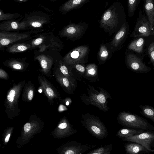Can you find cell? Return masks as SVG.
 <instances>
[{
	"label": "cell",
	"mask_w": 154,
	"mask_h": 154,
	"mask_svg": "<svg viewBox=\"0 0 154 154\" xmlns=\"http://www.w3.org/2000/svg\"><path fill=\"white\" fill-rule=\"evenodd\" d=\"M126 21L124 8L120 3L117 1L102 15L99 20L100 27L111 35L116 33Z\"/></svg>",
	"instance_id": "obj_1"
},
{
	"label": "cell",
	"mask_w": 154,
	"mask_h": 154,
	"mask_svg": "<svg viewBox=\"0 0 154 154\" xmlns=\"http://www.w3.org/2000/svg\"><path fill=\"white\" fill-rule=\"evenodd\" d=\"M88 86L89 88L87 89L88 96L82 94L80 96L82 102L87 105H93L104 112L108 111L109 109L107 106L108 99H112L110 93L100 87H97L98 91L89 84Z\"/></svg>",
	"instance_id": "obj_2"
},
{
	"label": "cell",
	"mask_w": 154,
	"mask_h": 154,
	"mask_svg": "<svg viewBox=\"0 0 154 154\" xmlns=\"http://www.w3.org/2000/svg\"><path fill=\"white\" fill-rule=\"evenodd\" d=\"M82 126L91 135L100 140L106 138L108 132L105 125L97 116L89 113L82 116Z\"/></svg>",
	"instance_id": "obj_3"
},
{
	"label": "cell",
	"mask_w": 154,
	"mask_h": 154,
	"mask_svg": "<svg viewBox=\"0 0 154 154\" xmlns=\"http://www.w3.org/2000/svg\"><path fill=\"white\" fill-rule=\"evenodd\" d=\"M117 121L118 123L124 126L147 131H154V126L146 119L128 112H120L117 116Z\"/></svg>",
	"instance_id": "obj_4"
},
{
	"label": "cell",
	"mask_w": 154,
	"mask_h": 154,
	"mask_svg": "<svg viewBox=\"0 0 154 154\" xmlns=\"http://www.w3.org/2000/svg\"><path fill=\"white\" fill-rule=\"evenodd\" d=\"M90 51L89 45L78 46L66 54L62 60L70 66L77 63L85 64L88 62Z\"/></svg>",
	"instance_id": "obj_5"
},
{
	"label": "cell",
	"mask_w": 154,
	"mask_h": 154,
	"mask_svg": "<svg viewBox=\"0 0 154 154\" xmlns=\"http://www.w3.org/2000/svg\"><path fill=\"white\" fill-rule=\"evenodd\" d=\"M88 27V24L85 22L71 23L60 31L59 35L61 37H66L67 39L74 42L83 36Z\"/></svg>",
	"instance_id": "obj_6"
},
{
	"label": "cell",
	"mask_w": 154,
	"mask_h": 154,
	"mask_svg": "<svg viewBox=\"0 0 154 154\" xmlns=\"http://www.w3.org/2000/svg\"><path fill=\"white\" fill-rule=\"evenodd\" d=\"M154 34V29L151 28L147 17L140 8L134 30L130 36L133 38L146 37Z\"/></svg>",
	"instance_id": "obj_7"
},
{
	"label": "cell",
	"mask_w": 154,
	"mask_h": 154,
	"mask_svg": "<svg viewBox=\"0 0 154 154\" xmlns=\"http://www.w3.org/2000/svg\"><path fill=\"white\" fill-rule=\"evenodd\" d=\"M31 48H38L40 52H42L48 48H55L61 49L64 44L59 38L55 40V37L46 35H42L33 39L31 42Z\"/></svg>",
	"instance_id": "obj_8"
},
{
	"label": "cell",
	"mask_w": 154,
	"mask_h": 154,
	"mask_svg": "<svg viewBox=\"0 0 154 154\" xmlns=\"http://www.w3.org/2000/svg\"><path fill=\"white\" fill-rule=\"evenodd\" d=\"M123 140L138 143L151 152H154V131H147L138 135L121 138Z\"/></svg>",
	"instance_id": "obj_9"
},
{
	"label": "cell",
	"mask_w": 154,
	"mask_h": 154,
	"mask_svg": "<svg viewBox=\"0 0 154 154\" xmlns=\"http://www.w3.org/2000/svg\"><path fill=\"white\" fill-rule=\"evenodd\" d=\"M129 31V26L126 21L116 33L111 40L106 45L111 53L119 50L125 41Z\"/></svg>",
	"instance_id": "obj_10"
},
{
	"label": "cell",
	"mask_w": 154,
	"mask_h": 154,
	"mask_svg": "<svg viewBox=\"0 0 154 154\" xmlns=\"http://www.w3.org/2000/svg\"><path fill=\"white\" fill-rule=\"evenodd\" d=\"M31 36L29 33H13L5 31L0 33V49L19 41L29 39Z\"/></svg>",
	"instance_id": "obj_11"
},
{
	"label": "cell",
	"mask_w": 154,
	"mask_h": 154,
	"mask_svg": "<svg viewBox=\"0 0 154 154\" xmlns=\"http://www.w3.org/2000/svg\"><path fill=\"white\" fill-rule=\"evenodd\" d=\"M128 67L133 71L138 73H147L151 68L146 66L141 60L133 53H128L126 57Z\"/></svg>",
	"instance_id": "obj_12"
},
{
	"label": "cell",
	"mask_w": 154,
	"mask_h": 154,
	"mask_svg": "<svg viewBox=\"0 0 154 154\" xmlns=\"http://www.w3.org/2000/svg\"><path fill=\"white\" fill-rule=\"evenodd\" d=\"M56 64L62 74L77 87V80L81 81L82 77L77 75L72 68L66 63L62 59L57 61Z\"/></svg>",
	"instance_id": "obj_13"
},
{
	"label": "cell",
	"mask_w": 154,
	"mask_h": 154,
	"mask_svg": "<svg viewBox=\"0 0 154 154\" xmlns=\"http://www.w3.org/2000/svg\"><path fill=\"white\" fill-rule=\"evenodd\" d=\"M95 146L92 144H82L75 141H72L67 144L64 153L65 154H82Z\"/></svg>",
	"instance_id": "obj_14"
},
{
	"label": "cell",
	"mask_w": 154,
	"mask_h": 154,
	"mask_svg": "<svg viewBox=\"0 0 154 154\" xmlns=\"http://www.w3.org/2000/svg\"><path fill=\"white\" fill-rule=\"evenodd\" d=\"M34 59L39 62L41 68V72L48 77H51V69L54 63L53 58L48 55L41 54L35 56Z\"/></svg>",
	"instance_id": "obj_15"
},
{
	"label": "cell",
	"mask_w": 154,
	"mask_h": 154,
	"mask_svg": "<svg viewBox=\"0 0 154 154\" xmlns=\"http://www.w3.org/2000/svg\"><path fill=\"white\" fill-rule=\"evenodd\" d=\"M53 72L54 75L57 81L67 91L69 94H73L77 87L62 74L57 65L54 68Z\"/></svg>",
	"instance_id": "obj_16"
},
{
	"label": "cell",
	"mask_w": 154,
	"mask_h": 154,
	"mask_svg": "<svg viewBox=\"0 0 154 154\" xmlns=\"http://www.w3.org/2000/svg\"><path fill=\"white\" fill-rule=\"evenodd\" d=\"M26 59H10L3 62L5 66L13 70L17 71L24 72L27 69L29 64L25 62Z\"/></svg>",
	"instance_id": "obj_17"
},
{
	"label": "cell",
	"mask_w": 154,
	"mask_h": 154,
	"mask_svg": "<svg viewBox=\"0 0 154 154\" xmlns=\"http://www.w3.org/2000/svg\"><path fill=\"white\" fill-rule=\"evenodd\" d=\"M143 8L151 27L154 29V0H144Z\"/></svg>",
	"instance_id": "obj_18"
},
{
	"label": "cell",
	"mask_w": 154,
	"mask_h": 154,
	"mask_svg": "<svg viewBox=\"0 0 154 154\" xmlns=\"http://www.w3.org/2000/svg\"><path fill=\"white\" fill-rule=\"evenodd\" d=\"M90 0H69L62 7V9L64 14H66L75 9H78Z\"/></svg>",
	"instance_id": "obj_19"
},
{
	"label": "cell",
	"mask_w": 154,
	"mask_h": 154,
	"mask_svg": "<svg viewBox=\"0 0 154 154\" xmlns=\"http://www.w3.org/2000/svg\"><path fill=\"white\" fill-rule=\"evenodd\" d=\"M126 143L125 144V149L127 153L136 154L143 152H149V151L143 145L137 143Z\"/></svg>",
	"instance_id": "obj_20"
},
{
	"label": "cell",
	"mask_w": 154,
	"mask_h": 154,
	"mask_svg": "<svg viewBox=\"0 0 154 154\" xmlns=\"http://www.w3.org/2000/svg\"><path fill=\"white\" fill-rule=\"evenodd\" d=\"M31 48V43H20L14 44L9 46L6 51L10 53H17L26 51Z\"/></svg>",
	"instance_id": "obj_21"
},
{
	"label": "cell",
	"mask_w": 154,
	"mask_h": 154,
	"mask_svg": "<svg viewBox=\"0 0 154 154\" xmlns=\"http://www.w3.org/2000/svg\"><path fill=\"white\" fill-rule=\"evenodd\" d=\"M112 54L103 41L100 45L99 50L97 54V57L99 63L104 64L109 58L110 55Z\"/></svg>",
	"instance_id": "obj_22"
},
{
	"label": "cell",
	"mask_w": 154,
	"mask_h": 154,
	"mask_svg": "<svg viewBox=\"0 0 154 154\" xmlns=\"http://www.w3.org/2000/svg\"><path fill=\"white\" fill-rule=\"evenodd\" d=\"M143 132L144 131L142 129L122 128L118 131L116 136L121 138L138 135Z\"/></svg>",
	"instance_id": "obj_23"
},
{
	"label": "cell",
	"mask_w": 154,
	"mask_h": 154,
	"mask_svg": "<svg viewBox=\"0 0 154 154\" xmlns=\"http://www.w3.org/2000/svg\"><path fill=\"white\" fill-rule=\"evenodd\" d=\"M98 67L95 63H90L86 66V71L84 75L90 81L98 77Z\"/></svg>",
	"instance_id": "obj_24"
},
{
	"label": "cell",
	"mask_w": 154,
	"mask_h": 154,
	"mask_svg": "<svg viewBox=\"0 0 154 154\" xmlns=\"http://www.w3.org/2000/svg\"><path fill=\"white\" fill-rule=\"evenodd\" d=\"M144 43L143 38H138L132 41L128 45V48L137 53H141L143 51Z\"/></svg>",
	"instance_id": "obj_25"
},
{
	"label": "cell",
	"mask_w": 154,
	"mask_h": 154,
	"mask_svg": "<svg viewBox=\"0 0 154 154\" xmlns=\"http://www.w3.org/2000/svg\"><path fill=\"white\" fill-rule=\"evenodd\" d=\"M139 107L141 110L140 113L154 122V107L148 105H140Z\"/></svg>",
	"instance_id": "obj_26"
},
{
	"label": "cell",
	"mask_w": 154,
	"mask_h": 154,
	"mask_svg": "<svg viewBox=\"0 0 154 154\" xmlns=\"http://www.w3.org/2000/svg\"><path fill=\"white\" fill-rule=\"evenodd\" d=\"M141 0H128V15L132 17L134 15Z\"/></svg>",
	"instance_id": "obj_27"
},
{
	"label": "cell",
	"mask_w": 154,
	"mask_h": 154,
	"mask_svg": "<svg viewBox=\"0 0 154 154\" xmlns=\"http://www.w3.org/2000/svg\"><path fill=\"white\" fill-rule=\"evenodd\" d=\"M112 149V144L111 143L104 146H101L93 150L88 154H110Z\"/></svg>",
	"instance_id": "obj_28"
},
{
	"label": "cell",
	"mask_w": 154,
	"mask_h": 154,
	"mask_svg": "<svg viewBox=\"0 0 154 154\" xmlns=\"http://www.w3.org/2000/svg\"><path fill=\"white\" fill-rule=\"evenodd\" d=\"M26 26L23 24H19L15 22H13L10 24H6L1 27V29L7 31L20 30L24 29Z\"/></svg>",
	"instance_id": "obj_29"
},
{
	"label": "cell",
	"mask_w": 154,
	"mask_h": 154,
	"mask_svg": "<svg viewBox=\"0 0 154 154\" xmlns=\"http://www.w3.org/2000/svg\"><path fill=\"white\" fill-rule=\"evenodd\" d=\"M75 72L78 75L82 77L84 76L86 71L85 64L82 63H76L70 66Z\"/></svg>",
	"instance_id": "obj_30"
},
{
	"label": "cell",
	"mask_w": 154,
	"mask_h": 154,
	"mask_svg": "<svg viewBox=\"0 0 154 154\" xmlns=\"http://www.w3.org/2000/svg\"><path fill=\"white\" fill-rule=\"evenodd\" d=\"M148 52L151 62L154 68V42H151L149 46Z\"/></svg>",
	"instance_id": "obj_31"
},
{
	"label": "cell",
	"mask_w": 154,
	"mask_h": 154,
	"mask_svg": "<svg viewBox=\"0 0 154 154\" xmlns=\"http://www.w3.org/2000/svg\"><path fill=\"white\" fill-rule=\"evenodd\" d=\"M15 89V88H14L11 90L7 96V99L10 102H12L14 100V97L16 94Z\"/></svg>",
	"instance_id": "obj_32"
},
{
	"label": "cell",
	"mask_w": 154,
	"mask_h": 154,
	"mask_svg": "<svg viewBox=\"0 0 154 154\" xmlns=\"http://www.w3.org/2000/svg\"><path fill=\"white\" fill-rule=\"evenodd\" d=\"M0 78L3 79H9V76L8 73L1 68L0 69Z\"/></svg>",
	"instance_id": "obj_33"
},
{
	"label": "cell",
	"mask_w": 154,
	"mask_h": 154,
	"mask_svg": "<svg viewBox=\"0 0 154 154\" xmlns=\"http://www.w3.org/2000/svg\"><path fill=\"white\" fill-rule=\"evenodd\" d=\"M31 128V125L29 123H27L24 125V130L26 132L30 131Z\"/></svg>",
	"instance_id": "obj_34"
},
{
	"label": "cell",
	"mask_w": 154,
	"mask_h": 154,
	"mask_svg": "<svg viewBox=\"0 0 154 154\" xmlns=\"http://www.w3.org/2000/svg\"><path fill=\"white\" fill-rule=\"evenodd\" d=\"M42 23L38 21H35L32 22L31 24V26L34 28H38L42 26Z\"/></svg>",
	"instance_id": "obj_35"
},
{
	"label": "cell",
	"mask_w": 154,
	"mask_h": 154,
	"mask_svg": "<svg viewBox=\"0 0 154 154\" xmlns=\"http://www.w3.org/2000/svg\"><path fill=\"white\" fill-rule=\"evenodd\" d=\"M33 91L31 89H29L28 92V97L29 100H31L33 98Z\"/></svg>",
	"instance_id": "obj_36"
},
{
	"label": "cell",
	"mask_w": 154,
	"mask_h": 154,
	"mask_svg": "<svg viewBox=\"0 0 154 154\" xmlns=\"http://www.w3.org/2000/svg\"><path fill=\"white\" fill-rule=\"evenodd\" d=\"M64 108H66L63 105H61L59 107V110L60 111H62L64 110Z\"/></svg>",
	"instance_id": "obj_37"
},
{
	"label": "cell",
	"mask_w": 154,
	"mask_h": 154,
	"mask_svg": "<svg viewBox=\"0 0 154 154\" xmlns=\"http://www.w3.org/2000/svg\"><path fill=\"white\" fill-rule=\"evenodd\" d=\"M10 135L11 134H9L6 137L5 139V141L6 142H8V141Z\"/></svg>",
	"instance_id": "obj_38"
},
{
	"label": "cell",
	"mask_w": 154,
	"mask_h": 154,
	"mask_svg": "<svg viewBox=\"0 0 154 154\" xmlns=\"http://www.w3.org/2000/svg\"><path fill=\"white\" fill-rule=\"evenodd\" d=\"M69 101H67L66 103V106H68L69 104Z\"/></svg>",
	"instance_id": "obj_39"
},
{
	"label": "cell",
	"mask_w": 154,
	"mask_h": 154,
	"mask_svg": "<svg viewBox=\"0 0 154 154\" xmlns=\"http://www.w3.org/2000/svg\"><path fill=\"white\" fill-rule=\"evenodd\" d=\"M38 92H39V93H42V90H41V89H39V90H38Z\"/></svg>",
	"instance_id": "obj_40"
},
{
	"label": "cell",
	"mask_w": 154,
	"mask_h": 154,
	"mask_svg": "<svg viewBox=\"0 0 154 154\" xmlns=\"http://www.w3.org/2000/svg\"><path fill=\"white\" fill-rule=\"evenodd\" d=\"M20 0V1H22V0Z\"/></svg>",
	"instance_id": "obj_41"
}]
</instances>
